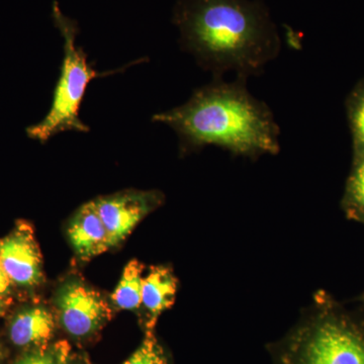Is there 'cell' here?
<instances>
[{
    "label": "cell",
    "instance_id": "obj_1",
    "mask_svg": "<svg viewBox=\"0 0 364 364\" xmlns=\"http://www.w3.org/2000/svg\"><path fill=\"white\" fill-rule=\"evenodd\" d=\"M173 23L203 68L248 78L279 56V31L260 0H178Z\"/></svg>",
    "mask_w": 364,
    "mask_h": 364
},
{
    "label": "cell",
    "instance_id": "obj_2",
    "mask_svg": "<svg viewBox=\"0 0 364 364\" xmlns=\"http://www.w3.org/2000/svg\"><path fill=\"white\" fill-rule=\"evenodd\" d=\"M246 80L215 79L186 104L153 116V122L173 129L186 152L215 146L239 156L277 155L279 126L269 107L249 92Z\"/></svg>",
    "mask_w": 364,
    "mask_h": 364
},
{
    "label": "cell",
    "instance_id": "obj_3",
    "mask_svg": "<svg viewBox=\"0 0 364 364\" xmlns=\"http://www.w3.org/2000/svg\"><path fill=\"white\" fill-rule=\"evenodd\" d=\"M52 16L64 40V58L58 82L55 86L51 109L40 123L26 129L28 138L41 143L48 142L63 132H90V127L79 117L86 90L93 79L114 73H100L91 67L82 48L76 46L77 23L62 13L57 1L53 4Z\"/></svg>",
    "mask_w": 364,
    "mask_h": 364
},
{
    "label": "cell",
    "instance_id": "obj_4",
    "mask_svg": "<svg viewBox=\"0 0 364 364\" xmlns=\"http://www.w3.org/2000/svg\"><path fill=\"white\" fill-rule=\"evenodd\" d=\"M277 364H364V330L324 312L304 318L277 351Z\"/></svg>",
    "mask_w": 364,
    "mask_h": 364
},
{
    "label": "cell",
    "instance_id": "obj_5",
    "mask_svg": "<svg viewBox=\"0 0 364 364\" xmlns=\"http://www.w3.org/2000/svg\"><path fill=\"white\" fill-rule=\"evenodd\" d=\"M161 202V195L155 191H124L95 200L111 247L123 241Z\"/></svg>",
    "mask_w": 364,
    "mask_h": 364
},
{
    "label": "cell",
    "instance_id": "obj_6",
    "mask_svg": "<svg viewBox=\"0 0 364 364\" xmlns=\"http://www.w3.org/2000/svg\"><path fill=\"white\" fill-rule=\"evenodd\" d=\"M57 303L62 324L76 337L97 331L111 316L107 301L82 282H71L62 287Z\"/></svg>",
    "mask_w": 364,
    "mask_h": 364
},
{
    "label": "cell",
    "instance_id": "obj_7",
    "mask_svg": "<svg viewBox=\"0 0 364 364\" xmlns=\"http://www.w3.org/2000/svg\"><path fill=\"white\" fill-rule=\"evenodd\" d=\"M0 264L18 286L33 287L42 279V257L28 227H18L0 240Z\"/></svg>",
    "mask_w": 364,
    "mask_h": 364
},
{
    "label": "cell",
    "instance_id": "obj_8",
    "mask_svg": "<svg viewBox=\"0 0 364 364\" xmlns=\"http://www.w3.org/2000/svg\"><path fill=\"white\" fill-rule=\"evenodd\" d=\"M68 236L72 247L82 259H90L112 248L95 200L83 205L73 215Z\"/></svg>",
    "mask_w": 364,
    "mask_h": 364
},
{
    "label": "cell",
    "instance_id": "obj_9",
    "mask_svg": "<svg viewBox=\"0 0 364 364\" xmlns=\"http://www.w3.org/2000/svg\"><path fill=\"white\" fill-rule=\"evenodd\" d=\"M176 291L177 279L170 268L151 267L142 286V305L149 316L148 331L153 332L159 316L173 305Z\"/></svg>",
    "mask_w": 364,
    "mask_h": 364
},
{
    "label": "cell",
    "instance_id": "obj_10",
    "mask_svg": "<svg viewBox=\"0 0 364 364\" xmlns=\"http://www.w3.org/2000/svg\"><path fill=\"white\" fill-rule=\"evenodd\" d=\"M52 314L43 308L26 309L14 317L9 336L16 346H38L49 341L54 333Z\"/></svg>",
    "mask_w": 364,
    "mask_h": 364
},
{
    "label": "cell",
    "instance_id": "obj_11",
    "mask_svg": "<svg viewBox=\"0 0 364 364\" xmlns=\"http://www.w3.org/2000/svg\"><path fill=\"white\" fill-rule=\"evenodd\" d=\"M144 265L132 260L124 267L123 275L112 299L114 305L123 310H136L142 305Z\"/></svg>",
    "mask_w": 364,
    "mask_h": 364
},
{
    "label": "cell",
    "instance_id": "obj_12",
    "mask_svg": "<svg viewBox=\"0 0 364 364\" xmlns=\"http://www.w3.org/2000/svg\"><path fill=\"white\" fill-rule=\"evenodd\" d=\"M124 364H168V359L153 332L148 331L142 344Z\"/></svg>",
    "mask_w": 364,
    "mask_h": 364
},
{
    "label": "cell",
    "instance_id": "obj_13",
    "mask_svg": "<svg viewBox=\"0 0 364 364\" xmlns=\"http://www.w3.org/2000/svg\"><path fill=\"white\" fill-rule=\"evenodd\" d=\"M347 200L355 212L364 215V154L352 173Z\"/></svg>",
    "mask_w": 364,
    "mask_h": 364
},
{
    "label": "cell",
    "instance_id": "obj_14",
    "mask_svg": "<svg viewBox=\"0 0 364 364\" xmlns=\"http://www.w3.org/2000/svg\"><path fill=\"white\" fill-rule=\"evenodd\" d=\"M350 122L356 148L364 152V86L352 100Z\"/></svg>",
    "mask_w": 364,
    "mask_h": 364
},
{
    "label": "cell",
    "instance_id": "obj_15",
    "mask_svg": "<svg viewBox=\"0 0 364 364\" xmlns=\"http://www.w3.org/2000/svg\"><path fill=\"white\" fill-rule=\"evenodd\" d=\"M16 364H63L49 354L38 353L26 356Z\"/></svg>",
    "mask_w": 364,
    "mask_h": 364
},
{
    "label": "cell",
    "instance_id": "obj_16",
    "mask_svg": "<svg viewBox=\"0 0 364 364\" xmlns=\"http://www.w3.org/2000/svg\"><path fill=\"white\" fill-rule=\"evenodd\" d=\"M11 284H13V282H11L9 277H7L4 267L0 264V296L6 294L11 291Z\"/></svg>",
    "mask_w": 364,
    "mask_h": 364
},
{
    "label": "cell",
    "instance_id": "obj_17",
    "mask_svg": "<svg viewBox=\"0 0 364 364\" xmlns=\"http://www.w3.org/2000/svg\"><path fill=\"white\" fill-rule=\"evenodd\" d=\"M4 306H6V305H4V301H2L1 296H0V314L4 312Z\"/></svg>",
    "mask_w": 364,
    "mask_h": 364
},
{
    "label": "cell",
    "instance_id": "obj_18",
    "mask_svg": "<svg viewBox=\"0 0 364 364\" xmlns=\"http://www.w3.org/2000/svg\"><path fill=\"white\" fill-rule=\"evenodd\" d=\"M0 358H1V352H0Z\"/></svg>",
    "mask_w": 364,
    "mask_h": 364
}]
</instances>
